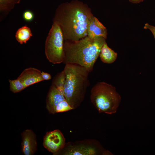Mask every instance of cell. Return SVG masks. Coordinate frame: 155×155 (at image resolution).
I'll use <instances>...</instances> for the list:
<instances>
[{
	"mask_svg": "<svg viewBox=\"0 0 155 155\" xmlns=\"http://www.w3.org/2000/svg\"><path fill=\"white\" fill-rule=\"evenodd\" d=\"M42 72L35 68L30 67L25 69L18 78L24 84L26 88L44 80Z\"/></svg>",
	"mask_w": 155,
	"mask_h": 155,
	"instance_id": "10",
	"label": "cell"
},
{
	"mask_svg": "<svg viewBox=\"0 0 155 155\" xmlns=\"http://www.w3.org/2000/svg\"><path fill=\"white\" fill-rule=\"evenodd\" d=\"M106 150L98 141L86 140L66 143L58 152L62 151L61 154L65 155H104Z\"/></svg>",
	"mask_w": 155,
	"mask_h": 155,
	"instance_id": "6",
	"label": "cell"
},
{
	"mask_svg": "<svg viewBox=\"0 0 155 155\" xmlns=\"http://www.w3.org/2000/svg\"><path fill=\"white\" fill-rule=\"evenodd\" d=\"M90 99L99 113L109 114L117 112L121 100L115 87L104 82H98L92 87Z\"/></svg>",
	"mask_w": 155,
	"mask_h": 155,
	"instance_id": "4",
	"label": "cell"
},
{
	"mask_svg": "<svg viewBox=\"0 0 155 155\" xmlns=\"http://www.w3.org/2000/svg\"><path fill=\"white\" fill-rule=\"evenodd\" d=\"M93 16L86 4L74 0L60 4L53 20L60 26L64 40L75 41L87 36V27Z\"/></svg>",
	"mask_w": 155,
	"mask_h": 155,
	"instance_id": "1",
	"label": "cell"
},
{
	"mask_svg": "<svg viewBox=\"0 0 155 155\" xmlns=\"http://www.w3.org/2000/svg\"><path fill=\"white\" fill-rule=\"evenodd\" d=\"M41 74L42 77L44 80H49L51 79V76L50 74L42 71V72Z\"/></svg>",
	"mask_w": 155,
	"mask_h": 155,
	"instance_id": "19",
	"label": "cell"
},
{
	"mask_svg": "<svg viewBox=\"0 0 155 155\" xmlns=\"http://www.w3.org/2000/svg\"><path fill=\"white\" fill-rule=\"evenodd\" d=\"M21 149L25 155H32L37 150L36 136L31 129H27L22 133Z\"/></svg>",
	"mask_w": 155,
	"mask_h": 155,
	"instance_id": "9",
	"label": "cell"
},
{
	"mask_svg": "<svg viewBox=\"0 0 155 155\" xmlns=\"http://www.w3.org/2000/svg\"><path fill=\"white\" fill-rule=\"evenodd\" d=\"M32 36L30 28L25 26L18 30L16 34L15 37L17 41L22 44L26 43Z\"/></svg>",
	"mask_w": 155,
	"mask_h": 155,
	"instance_id": "13",
	"label": "cell"
},
{
	"mask_svg": "<svg viewBox=\"0 0 155 155\" xmlns=\"http://www.w3.org/2000/svg\"><path fill=\"white\" fill-rule=\"evenodd\" d=\"M65 65L63 70L66 77L64 94L73 110L79 106L84 100L90 84V72L85 67L77 64Z\"/></svg>",
	"mask_w": 155,
	"mask_h": 155,
	"instance_id": "3",
	"label": "cell"
},
{
	"mask_svg": "<svg viewBox=\"0 0 155 155\" xmlns=\"http://www.w3.org/2000/svg\"><path fill=\"white\" fill-rule=\"evenodd\" d=\"M34 16L33 13L30 10L25 11L23 14L24 19L27 22H30L33 19Z\"/></svg>",
	"mask_w": 155,
	"mask_h": 155,
	"instance_id": "17",
	"label": "cell"
},
{
	"mask_svg": "<svg viewBox=\"0 0 155 155\" xmlns=\"http://www.w3.org/2000/svg\"><path fill=\"white\" fill-rule=\"evenodd\" d=\"M65 141L61 132L56 129L47 132L44 137L43 144L48 151L55 154L64 147Z\"/></svg>",
	"mask_w": 155,
	"mask_h": 155,
	"instance_id": "8",
	"label": "cell"
},
{
	"mask_svg": "<svg viewBox=\"0 0 155 155\" xmlns=\"http://www.w3.org/2000/svg\"><path fill=\"white\" fill-rule=\"evenodd\" d=\"M20 0H0L1 12L6 15L12 9L15 4L20 2Z\"/></svg>",
	"mask_w": 155,
	"mask_h": 155,
	"instance_id": "15",
	"label": "cell"
},
{
	"mask_svg": "<svg viewBox=\"0 0 155 155\" xmlns=\"http://www.w3.org/2000/svg\"><path fill=\"white\" fill-rule=\"evenodd\" d=\"M64 39L60 26L53 22L45 43V54L49 61L53 64L63 62Z\"/></svg>",
	"mask_w": 155,
	"mask_h": 155,
	"instance_id": "5",
	"label": "cell"
},
{
	"mask_svg": "<svg viewBox=\"0 0 155 155\" xmlns=\"http://www.w3.org/2000/svg\"><path fill=\"white\" fill-rule=\"evenodd\" d=\"M65 78V75L63 70L54 78L51 85L55 87L61 93L64 95L63 89Z\"/></svg>",
	"mask_w": 155,
	"mask_h": 155,
	"instance_id": "14",
	"label": "cell"
},
{
	"mask_svg": "<svg viewBox=\"0 0 155 155\" xmlns=\"http://www.w3.org/2000/svg\"><path fill=\"white\" fill-rule=\"evenodd\" d=\"M99 56L101 61L104 63L111 64L116 60L117 54L109 48L105 42L101 49Z\"/></svg>",
	"mask_w": 155,
	"mask_h": 155,
	"instance_id": "12",
	"label": "cell"
},
{
	"mask_svg": "<svg viewBox=\"0 0 155 155\" xmlns=\"http://www.w3.org/2000/svg\"><path fill=\"white\" fill-rule=\"evenodd\" d=\"M46 108L51 114L61 113L73 110L67 101L64 94L51 85L46 100Z\"/></svg>",
	"mask_w": 155,
	"mask_h": 155,
	"instance_id": "7",
	"label": "cell"
},
{
	"mask_svg": "<svg viewBox=\"0 0 155 155\" xmlns=\"http://www.w3.org/2000/svg\"><path fill=\"white\" fill-rule=\"evenodd\" d=\"M10 91L16 93L20 92L26 88L24 84L18 78L14 80H9Z\"/></svg>",
	"mask_w": 155,
	"mask_h": 155,
	"instance_id": "16",
	"label": "cell"
},
{
	"mask_svg": "<svg viewBox=\"0 0 155 155\" xmlns=\"http://www.w3.org/2000/svg\"><path fill=\"white\" fill-rule=\"evenodd\" d=\"M87 36L91 38L102 37L106 39L107 35V29L95 17L90 19L87 27Z\"/></svg>",
	"mask_w": 155,
	"mask_h": 155,
	"instance_id": "11",
	"label": "cell"
},
{
	"mask_svg": "<svg viewBox=\"0 0 155 155\" xmlns=\"http://www.w3.org/2000/svg\"><path fill=\"white\" fill-rule=\"evenodd\" d=\"M106 39L102 37L91 38L87 36L78 40H64L63 63L77 64L91 72Z\"/></svg>",
	"mask_w": 155,
	"mask_h": 155,
	"instance_id": "2",
	"label": "cell"
},
{
	"mask_svg": "<svg viewBox=\"0 0 155 155\" xmlns=\"http://www.w3.org/2000/svg\"><path fill=\"white\" fill-rule=\"evenodd\" d=\"M144 28V29H148L150 30L152 33L155 39V26L146 23L145 24Z\"/></svg>",
	"mask_w": 155,
	"mask_h": 155,
	"instance_id": "18",
	"label": "cell"
},
{
	"mask_svg": "<svg viewBox=\"0 0 155 155\" xmlns=\"http://www.w3.org/2000/svg\"><path fill=\"white\" fill-rule=\"evenodd\" d=\"M144 0H129L130 2L133 3H138L143 1Z\"/></svg>",
	"mask_w": 155,
	"mask_h": 155,
	"instance_id": "20",
	"label": "cell"
}]
</instances>
